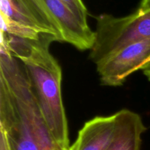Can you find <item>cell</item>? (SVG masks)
Wrapping results in <instances>:
<instances>
[{
	"instance_id": "8992f818",
	"label": "cell",
	"mask_w": 150,
	"mask_h": 150,
	"mask_svg": "<svg viewBox=\"0 0 150 150\" xmlns=\"http://www.w3.org/2000/svg\"><path fill=\"white\" fill-rule=\"evenodd\" d=\"M117 114L98 116L86 122L79 130L71 150H108L116 134Z\"/></svg>"
},
{
	"instance_id": "277c9868",
	"label": "cell",
	"mask_w": 150,
	"mask_h": 150,
	"mask_svg": "<svg viewBox=\"0 0 150 150\" xmlns=\"http://www.w3.org/2000/svg\"><path fill=\"white\" fill-rule=\"evenodd\" d=\"M149 59L150 39L130 44L97 64L100 83L122 86L129 76L140 70Z\"/></svg>"
},
{
	"instance_id": "6da1fadb",
	"label": "cell",
	"mask_w": 150,
	"mask_h": 150,
	"mask_svg": "<svg viewBox=\"0 0 150 150\" xmlns=\"http://www.w3.org/2000/svg\"><path fill=\"white\" fill-rule=\"evenodd\" d=\"M54 41H57V38L47 34L38 39H29L1 32V45L24 66L31 89L53 140L60 149L70 150L62 96V72L49 51Z\"/></svg>"
},
{
	"instance_id": "ba28073f",
	"label": "cell",
	"mask_w": 150,
	"mask_h": 150,
	"mask_svg": "<svg viewBox=\"0 0 150 150\" xmlns=\"http://www.w3.org/2000/svg\"><path fill=\"white\" fill-rule=\"evenodd\" d=\"M77 18L84 25H89L87 22L88 11L82 0H62Z\"/></svg>"
},
{
	"instance_id": "9c48e42d",
	"label": "cell",
	"mask_w": 150,
	"mask_h": 150,
	"mask_svg": "<svg viewBox=\"0 0 150 150\" xmlns=\"http://www.w3.org/2000/svg\"><path fill=\"white\" fill-rule=\"evenodd\" d=\"M0 150H10L5 133L0 130Z\"/></svg>"
},
{
	"instance_id": "5b68a950",
	"label": "cell",
	"mask_w": 150,
	"mask_h": 150,
	"mask_svg": "<svg viewBox=\"0 0 150 150\" xmlns=\"http://www.w3.org/2000/svg\"><path fill=\"white\" fill-rule=\"evenodd\" d=\"M44 1L61 29L63 42L80 51L92 49L95 40V31L89 25L83 24L62 0Z\"/></svg>"
},
{
	"instance_id": "30bf717a",
	"label": "cell",
	"mask_w": 150,
	"mask_h": 150,
	"mask_svg": "<svg viewBox=\"0 0 150 150\" xmlns=\"http://www.w3.org/2000/svg\"><path fill=\"white\" fill-rule=\"evenodd\" d=\"M143 73L144 74V76L147 78L148 80L150 81V60L148 61L147 62L145 63L142 67H141V70Z\"/></svg>"
},
{
	"instance_id": "3957f363",
	"label": "cell",
	"mask_w": 150,
	"mask_h": 150,
	"mask_svg": "<svg viewBox=\"0 0 150 150\" xmlns=\"http://www.w3.org/2000/svg\"><path fill=\"white\" fill-rule=\"evenodd\" d=\"M1 32L38 39L51 35L63 42L61 29L44 0H0Z\"/></svg>"
},
{
	"instance_id": "52a82bcc",
	"label": "cell",
	"mask_w": 150,
	"mask_h": 150,
	"mask_svg": "<svg viewBox=\"0 0 150 150\" xmlns=\"http://www.w3.org/2000/svg\"><path fill=\"white\" fill-rule=\"evenodd\" d=\"M116 114L115 137L108 150H140L142 136L147 129L141 116L128 109L120 110Z\"/></svg>"
},
{
	"instance_id": "8fae6325",
	"label": "cell",
	"mask_w": 150,
	"mask_h": 150,
	"mask_svg": "<svg viewBox=\"0 0 150 150\" xmlns=\"http://www.w3.org/2000/svg\"><path fill=\"white\" fill-rule=\"evenodd\" d=\"M150 9V0H142L139 5V10H146Z\"/></svg>"
},
{
	"instance_id": "7a4b0ae2",
	"label": "cell",
	"mask_w": 150,
	"mask_h": 150,
	"mask_svg": "<svg viewBox=\"0 0 150 150\" xmlns=\"http://www.w3.org/2000/svg\"><path fill=\"white\" fill-rule=\"evenodd\" d=\"M0 130L5 133L10 150H62L48 132L23 73H11L0 80Z\"/></svg>"
},
{
	"instance_id": "7c38bea8",
	"label": "cell",
	"mask_w": 150,
	"mask_h": 150,
	"mask_svg": "<svg viewBox=\"0 0 150 150\" xmlns=\"http://www.w3.org/2000/svg\"><path fill=\"white\" fill-rule=\"evenodd\" d=\"M149 60H150V59H149Z\"/></svg>"
}]
</instances>
